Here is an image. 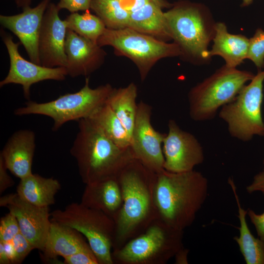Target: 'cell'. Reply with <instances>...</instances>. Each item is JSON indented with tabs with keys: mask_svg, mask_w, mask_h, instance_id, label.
<instances>
[{
	"mask_svg": "<svg viewBox=\"0 0 264 264\" xmlns=\"http://www.w3.org/2000/svg\"><path fill=\"white\" fill-rule=\"evenodd\" d=\"M208 181L194 170L180 173L163 169L155 173L154 197L157 218L183 230L195 221L205 201Z\"/></svg>",
	"mask_w": 264,
	"mask_h": 264,
	"instance_id": "6da1fadb",
	"label": "cell"
},
{
	"mask_svg": "<svg viewBox=\"0 0 264 264\" xmlns=\"http://www.w3.org/2000/svg\"><path fill=\"white\" fill-rule=\"evenodd\" d=\"M154 177L155 173L135 158L118 175L122 205L114 220L112 250L142 233L157 218L154 197Z\"/></svg>",
	"mask_w": 264,
	"mask_h": 264,
	"instance_id": "7a4b0ae2",
	"label": "cell"
},
{
	"mask_svg": "<svg viewBox=\"0 0 264 264\" xmlns=\"http://www.w3.org/2000/svg\"><path fill=\"white\" fill-rule=\"evenodd\" d=\"M78 122V131L70 153L76 160L83 183L86 185L117 177L134 159L130 147H119L88 118Z\"/></svg>",
	"mask_w": 264,
	"mask_h": 264,
	"instance_id": "3957f363",
	"label": "cell"
},
{
	"mask_svg": "<svg viewBox=\"0 0 264 264\" xmlns=\"http://www.w3.org/2000/svg\"><path fill=\"white\" fill-rule=\"evenodd\" d=\"M171 38L181 55L197 65L209 62L208 46L215 33L216 22L209 9L199 3H180L164 13Z\"/></svg>",
	"mask_w": 264,
	"mask_h": 264,
	"instance_id": "277c9868",
	"label": "cell"
},
{
	"mask_svg": "<svg viewBox=\"0 0 264 264\" xmlns=\"http://www.w3.org/2000/svg\"><path fill=\"white\" fill-rule=\"evenodd\" d=\"M183 230L158 218L142 233L112 251L115 264H165L183 247Z\"/></svg>",
	"mask_w": 264,
	"mask_h": 264,
	"instance_id": "5b68a950",
	"label": "cell"
},
{
	"mask_svg": "<svg viewBox=\"0 0 264 264\" xmlns=\"http://www.w3.org/2000/svg\"><path fill=\"white\" fill-rule=\"evenodd\" d=\"M114 88L109 84L92 88L89 78L79 91L60 96L57 99L44 103L29 100L25 106L16 109L17 116L42 115L53 120L52 130L56 131L66 123L88 118L105 104Z\"/></svg>",
	"mask_w": 264,
	"mask_h": 264,
	"instance_id": "8992f818",
	"label": "cell"
},
{
	"mask_svg": "<svg viewBox=\"0 0 264 264\" xmlns=\"http://www.w3.org/2000/svg\"><path fill=\"white\" fill-rule=\"evenodd\" d=\"M255 75L224 65L191 88L188 94L189 114L196 121L215 117L220 108L233 101Z\"/></svg>",
	"mask_w": 264,
	"mask_h": 264,
	"instance_id": "52a82bcc",
	"label": "cell"
},
{
	"mask_svg": "<svg viewBox=\"0 0 264 264\" xmlns=\"http://www.w3.org/2000/svg\"><path fill=\"white\" fill-rule=\"evenodd\" d=\"M51 221L69 226L87 239L99 264H113L114 220L104 212L73 202L51 213Z\"/></svg>",
	"mask_w": 264,
	"mask_h": 264,
	"instance_id": "ba28073f",
	"label": "cell"
},
{
	"mask_svg": "<svg viewBox=\"0 0 264 264\" xmlns=\"http://www.w3.org/2000/svg\"><path fill=\"white\" fill-rule=\"evenodd\" d=\"M97 44L100 47L111 46L117 52L133 61L138 68L142 80L158 60L181 54L176 43L159 41L128 27L116 29L106 28Z\"/></svg>",
	"mask_w": 264,
	"mask_h": 264,
	"instance_id": "9c48e42d",
	"label": "cell"
},
{
	"mask_svg": "<svg viewBox=\"0 0 264 264\" xmlns=\"http://www.w3.org/2000/svg\"><path fill=\"white\" fill-rule=\"evenodd\" d=\"M264 82V70H259L235 99L221 108L219 117L227 124L232 136L246 142L255 135L264 136L262 112Z\"/></svg>",
	"mask_w": 264,
	"mask_h": 264,
	"instance_id": "30bf717a",
	"label": "cell"
},
{
	"mask_svg": "<svg viewBox=\"0 0 264 264\" xmlns=\"http://www.w3.org/2000/svg\"><path fill=\"white\" fill-rule=\"evenodd\" d=\"M152 107L142 101L138 103L134 125L130 138V148L135 159L156 173L164 169L162 144L166 133L156 131L151 120Z\"/></svg>",
	"mask_w": 264,
	"mask_h": 264,
	"instance_id": "8fae6325",
	"label": "cell"
},
{
	"mask_svg": "<svg viewBox=\"0 0 264 264\" xmlns=\"http://www.w3.org/2000/svg\"><path fill=\"white\" fill-rule=\"evenodd\" d=\"M2 40L9 55L10 67L7 76L0 82V88L10 84L20 85L25 98L29 100L32 85L48 80H65L67 75L65 67H48L28 61L20 55L19 44L13 41L11 36L2 34Z\"/></svg>",
	"mask_w": 264,
	"mask_h": 264,
	"instance_id": "7c38bea8",
	"label": "cell"
},
{
	"mask_svg": "<svg viewBox=\"0 0 264 264\" xmlns=\"http://www.w3.org/2000/svg\"><path fill=\"white\" fill-rule=\"evenodd\" d=\"M0 206L7 208L15 216L20 232L35 249L43 252L51 223L49 207L32 204L21 198L17 193L1 197Z\"/></svg>",
	"mask_w": 264,
	"mask_h": 264,
	"instance_id": "4fadbf2b",
	"label": "cell"
},
{
	"mask_svg": "<svg viewBox=\"0 0 264 264\" xmlns=\"http://www.w3.org/2000/svg\"><path fill=\"white\" fill-rule=\"evenodd\" d=\"M163 142L164 169L172 172L190 171L204 159L202 147L192 133L182 130L173 120Z\"/></svg>",
	"mask_w": 264,
	"mask_h": 264,
	"instance_id": "5bb4252c",
	"label": "cell"
},
{
	"mask_svg": "<svg viewBox=\"0 0 264 264\" xmlns=\"http://www.w3.org/2000/svg\"><path fill=\"white\" fill-rule=\"evenodd\" d=\"M60 9L50 2L44 13L39 42L41 65L48 67H64L67 63L65 41L66 20L59 15Z\"/></svg>",
	"mask_w": 264,
	"mask_h": 264,
	"instance_id": "9a60e30c",
	"label": "cell"
},
{
	"mask_svg": "<svg viewBox=\"0 0 264 264\" xmlns=\"http://www.w3.org/2000/svg\"><path fill=\"white\" fill-rule=\"evenodd\" d=\"M50 0H42L34 7L23 9L22 13L0 15L1 25L13 32L24 46L30 61L40 65L39 42L43 16Z\"/></svg>",
	"mask_w": 264,
	"mask_h": 264,
	"instance_id": "2e32d148",
	"label": "cell"
},
{
	"mask_svg": "<svg viewBox=\"0 0 264 264\" xmlns=\"http://www.w3.org/2000/svg\"><path fill=\"white\" fill-rule=\"evenodd\" d=\"M65 52L67 75L73 78L92 73L102 65L105 56L97 43L69 29L66 31Z\"/></svg>",
	"mask_w": 264,
	"mask_h": 264,
	"instance_id": "e0dca14e",
	"label": "cell"
},
{
	"mask_svg": "<svg viewBox=\"0 0 264 264\" xmlns=\"http://www.w3.org/2000/svg\"><path fill=\"white\" fill-rule=\"evenodd\" d=\"M35 140L33 131L18 130L10 136L0 152V156L8 170L20 179L32 174Z\"/></svg>",
	"mask_w": 264,
	"mask_h": 264,
	"instance_id": "ac0fdd59",
	"label": "cell"
},
{
	"mask_svg": "<svg viewBox=\"0 0 264 264\" xmlns=\"http://www.w3.org/2000/svg\"><path fill=\"white\" fill-rule=\"evenodd\" d=\"M81 203L101 211L113 220L122 205V195L117 177L86 184Z\"/></svg>",
	"mask_w": 264,
	"mask_h": 264,
	"instance_id": "d6986e66",
	"label": "cell"
},
{
	"mask_svg": "<svg viewBox=\"0 0 264 264\" xmlns=\"http://www.w3.org/2000/svg\"><path fill=\"white\" fill-rule=\"evenodd\" d=\"M90 247L83 235L69 226L52 221L43 252V258L57 262L58 256L63 258Z\"/></svg>",
	"mask_w": 264,
	"mask_h": 264,
	"instance_id": "ffe728a7",
	"label": "cell"
},
{
	"mask_svg": "<svg viewBox=\"0 0 264 264\" xmlns=\"http://www.w3.org/2000/svg\"><path fill=\"white\" fill-rule=\"evenodd\" d=\"M213 42L212 49L209 51L210 56L221 57L227 66L236 68L247 59L249 39L241 34L229 33L224 23L216 22Z\"/></svg>",
	"mask_w": 264,
	"mask_h": 264,
	"instance_id": "44dd1931",
	"label": "cell"
},
{
	"mask_svg": "<svg viewBox=\"0 0 264 264\" xmlns=\"http://www.w3.org/2000/svg\"><path fill=\"white\" fill-rule=\"evenodd\" d=\"M61 187L59 181L38 174L31 175L21 179L17 193L22 199L36 206L49 207L54 204L55 196Z\"/></svg>",
	"mask_w": 264,
	"mask_h": 264,
	"instance_id": "7402d4cb",
	"label": "cell"
},
{
	"mask_svg": "<svg viewBox=\"0 0 264 264\" xmlns=\"http://www.w3.org/2000/svg\"><path fill=\"white\" fill-rule=\"evenodd\" d=\"M228 181L236 199L240 221V234L235 237L234 240L238 244L246 264H264V242L251 233L246 220L247 210L242 207L233 180L230 177Z\"/></svg>",
	"mask_w": 264,
	"mask_h": 264,
	"instance_id": "603a6c76",
	"label": "cell"
},
{
	"mask_svg": "<svg viewBox=\"0 0 264 264\" xmlns=\"http://www.w3.org/2000/svg\"><path fill=\"white\" fill-rule=\"evenodd\" d=\"M161 6L151 0L130 13L128 27L151 36L170 38Z\"/></svg>",
	"mask_w": 264,
	"mask_h": 264,
	"instance_id": "cb8c5ba5",
	"label": "cell"
},
{
	"mask_svg": "<svg viewBox=\"0 0 264 264\" xmlns=\"http://www.w3.org/2000/svg\"><path fill=\"white\" fill-rule=\"evenodd\" d=\"M137 88L133 83L127 87L114 88L107 103L119 119L130 135L136 116Z\"/></svg>",
	"mask_w": 264,
	"mask_h": 264,
	"instance_id": "d4e9b609",
	"label": "cell"
},
{
	"mask_svg": "<svg viewBox=\"0 0 264 264\" xmlns=\"http://www.w3.org/2000/svg\"><path fill=\"white\" fill-rule=\"evenodd\" d=\"M111 141L122 148L130 147V135L110 106L106 103L88 118Z\"/></svg>",
	"mask_w": 264,
	"mask_h": 264,
	"instance_id": "484cf974",
	"label": "cell"
},
{
	"mask_svg": "<svg viewBox=\"0 0 264 264\" xmlns=\"http://www.w3.org/2000/svg\"><path fill=\"white\" fill-rule=\"evenodd\" d=\"M90 8L107 28L128 27L130 13L123 7L119 0H91Z\"/></svg>",
	"mask_w": 264,
	"mask_h": 264,
	"instance_id": "4316f807",
	"label": "cell"
},
{
	"mask_svg": "<svg viewBox=\"0 0 264 264\" xmlns=\"http://www.w3.org/2000/svg\"><path fill=\"white\" fill-rule=\"evenodd\" d=\"M65 20L67 29L95 43L106 28L97 16L90 14L88 10L82 14L72 13Z\"/></svg>",
	"mask_w": 264,
	"mask_h": 264,
	"instance_id": "83f0119b",
	"label": "cell"
},
{
	"mask_svg": "<svg viewBox=\"0 0 264 264\" xmlns=\"http://www.w3.org/2000/svg\"><path fill=\"white\" fill-rule=\"evenodd\" d=\"M249 42L247 59L261 70L264 67V31L257 29L253 36L249 39Z\"/></svg>",
	"mask_w": 264,
	"mask_h": 264,
	"instance_id": "f1b7e54d",
	"label": "cell"
},
{
	"mask_svg": "<svg viewBox=\"0 0 264 264\" xmlns=\"http://www.w3.org/2000/svg\"><path fill=\"white\" fill-rule=\"evenodd\" d=\"M20 232V226L15 216L10 212L6 214L0 221V241L11 242Z\"/></svg>",
	"mask_w": 264,
	"mask_h": 264,
	"instance_id": "f546056e",
	"label": "cell"
},
{
	"mask_svg": "<svg viewBox=\"0 0 264 264\" xmlns=\"http://www.w3.org/2000/svg\"><path fill=\"white\" fill-rule=\"evenodd\" d=\"M16 253V264L21 263L30 252L35 249L31 243L21 233L11 241Z\"/></svg>",
	"mask_w": 264,
	"mask_h": 264,
	"instance_id": "4dcf8cb0",
	"label": "cell"
},
{
	"mask_svg": "<svg viewBox=\"0 0 264 264\" xmlns=\"http://www.w3.org/2000/svg\"><path fill=\"white\" fill-rule=\"evenodd\" d=\"M65 264H99L90 247L64 258Z\"/></svg>",
	"mask_w": 264,
	"mask_h": 264,
	"instance_id": "1f68e13d",
	"label": "cell"
},
{
	"mask_svg": "<svg viewBox=\"0 0 264 264\" xmlns=\"http://www.w3.org/2000/svg\"><path fill=\"white\" fill-rule=\"evenodd\" d=\"M91 0H59L57 6L60 10L65 9L70 12L87 11L90 8Z\"/></svg>",
	"mask_w": 264,
	"mask_h": 264,
	"instance_id": "d6a6232c",
	"label": "cell"
},
{
	"mask_svg": "<svg viewBox=\"0 0 264 264\" xmlns=\"http://www.w3.org/2000/svg\"><path fill=\"white\" fill-rule=\"evenodd\" d=\"M247 215L254 225L259 238L264 242V212L258 214L249 209Z\"/></svg>",
	"mask_w": 264,
	"mask_h": 264,
	"instance_id": "836d02e7",
	"label": "cell"
},
{
	"mask_svg": "<svg viewBox=\"0 0 264 264\" xmlns=\"http://www.w3.org/2000/svg\"><path fill=\"white\" fill-rule=\"evenodd\" d=\"M7 169L2 158L0 156V194L14 184V181L7 173Z\"/></svg>",
	"mask_w": 264,
	"mask_h": 264,
	"instance_id": "e575fe53",
	"label": "cell"
},
{
	"mask_svg": "<svg viewBox=\"0 0 264 264\" xmlns=\"http://www.w3.org/2000/svg\"><path fill=\"white\" fill-rule=\"evenodd\" d=\"M246 191L252 194L259 192L264 195V171L261 172L256 175L252 182L246 187Z\"/></svg>",
	"mask_w": 264,
	"mask_h": 264,
	"instance_id": "d590c367",
	"label": "cell"
},
{
	"mask_svg": "<svg viewBox=\"0 0 264 264\" xmlns=\"http://www.w3.org/2000/svg\"><path fill=\"white\" fill-rule=\"evenodd\" d=\"M153 0H119L121 5L130 13L133 12Z\"/></svg>",
	"mask_w": 264,
	"mask_h": 264,
	"instance_id": "8d00e7d4",
	"label": "cell"
},
{
	"mask_svg": "<svg viewBox=\"0 0 264 264\" xmlns=\"http://www.w3.org/2000/svg\"><path fill=\"white\" fill-rule=\"evenodd\" d=\"M2 243L3 244L5 252L10 263L16 264V253L11 241L2 242Z\"/></svg>",
	"mask_w": 264,
	"mask_h": 264,
	"instance_id": "74e56055",
	"label": "cell"
},
{
	"mask_svg": "<svg viewBox=\"0 0 264 264\" xmlns=\"http://www.w3.org/2000/svg\"><path fill=\"white\" fill-rule=\"evenodd\" d=\"M189 250L183 247L179 249L175 254L174 258L176 264H187L188 263V255Z\"/></svg>",
	"mask_w": 264,
	"mask_h": 264,
	"instance_id": "f35d334b",
	"label": "cell"
},
{
	"mask_svg": "<svg viewBox=\"0 0 264 264\" xmlns=\"http://www.w3.org/2000/svg\"><path fill=\"white\" fill-rule=\"evenodd\" d=\"M0 264H11L5 252L3 244L2 242L0 241Z\"/></svg>",
	"mask_w": 264,
	"mask_h": 264,
	"instance_id": "ab89813d",
	"label": "cell"
},
{
	"mask_svg": "<svg viewBox=\"0 0 264 264\" xmlns=\"http://www.w3.org/2000/svg\"><path fill=\"white\" fill-rule=\"evenodd\" d=\"M18 7L22 8V9L28 6H30L32 0H14Z\"/></svg>",
	"mask_w": 264,
	"mask_h": 264,
	"instance_id": "60d3db41",
	"label": "cell"
},
{
	"mask_svg": "<svg viewBox=\"0 0 264 264\" xmlns=\"http://www.w3.org/2000/svg\"><path fill=\"white\" fill-rule=\"evenodd\" d=\"M157 4H158L161 7L165 6L166 5V3L163 1V0H153Z\"/></svg>",
	"mask_w": 264,
	"mask_h": 264,
	"instance_id": "b9f144b4",
	"label": "cell"
},
{
	"mask_svg": "<svg viewBox=\"0 0 264 264\" xmlns=\"http://www.w3.org/2000/svg\"><path fill=\"white\" fill-rule=\"evenodd\" d=\"M253 0H242V6H246L249 5H250L252 2Z\"/></svg>",
	"mask_w": 264,
	"mask_h": 264,
	"instance_id": "7bdbcfd3",
	"label": "cell"
},
{
	"mask_svg": "<svg viewBox=\"0 0 264 264\" xmlns=\"http://www.w3.org/2000/svg\"><path fill=\"white\" fill-rule=\"evenodd\" d=\"M263 164H264V160H263ZM263 171H264V167Z\"/></svg>",
	"mask_w": 264,
	"mask_h": 264,
	"instance_id": "ee69618b",
	"label": "cell"
},
{
	"mask_svg": "<svg viewBox=\"0 0 264 264\" xmlns=\"http://www.w3.org/2000/svg\"></svg>",
	"mask_w": 264,
	"mask_h": 264,
	"instance_id": "f6af8a7d",
	"label": "cell"
}]
</instances>
